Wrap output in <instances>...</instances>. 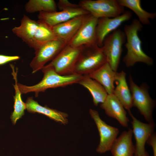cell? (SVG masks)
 Returning a JSON list of instances; mask_svg holds the SVG:
<instances>
[{"mask_svg": "<svg viewBox=\"0 0 156 156\" xmlns=\"http://www.w3.org/2000/svg\"><path fill=\"white\" fill-rule=\"evenodd\" d=\"M139 156H149V155L148 153L146 151L144 154Z\"/></svg>", "mask_w": 156, "mask_h": 156, "instance_id": "f1b7e54d", "label": "cell"}, {"mask_svg": "<svg viewBox=\"0 0 156 156\" xmlns=\"http://www.w3.org/2000/svg\"><path fill=\"white\" fill-rule=\"evenodd\" d=\"M89 13L88 12L79 7L59 12H41L39 13L38 18V21L52 27L76 16Z\"/></svg>", "mask_w": 156, "mask_h": 156, "instance_id": "4fadbf2b", "label": "cell"}, {"mask_svg": "<svg viewBox=\"0 0 156 156\" xmlns=\"http://www.w3.org/2000/svg\"><path fill=\"white\" fill-rule=\"evenodd\" d=\"M68 44L57 39L43 43L35 51V56L30 64L32 73L41 70L45 64L53 60Z\"/></svg>", "mask_w": 156, "mask_h": 156, "instance_id": "52a82bcc", "label": "cell"}, {"mask_svg": "<svg viewBox=\"0 0 156 156\" xmlns=\"http://www.w3.org/2000/svg\"><path fill=\"white\" fill-rule=\"evenodd\" d=\"M86 15L76 16L52 27L56 38L68 44L81 27Z\"/></svg>", "mask_w": 156, "mask_h": 156, "instance_id": "9a60e30c", "label": "cell"}, {"mask_svg": "<svg viewBox=\"0 0 156 156\" xmlns=\"http://www.w3.org/2000/svg\"><path fill=\"white\" fill-rule=\"evenodd\" d=\"M129 83L133 106L138 109L148 123L154 122L153 112L155 103L149 95L147 85L143 83L140 86H138L133 81L131 75Z\"/></svg>", "mask_w": 156, "mask_h": 156, "instance_id": "277c9868", "label": "cell"}, {"mask_svg": "<svg viewBox=\"0 0 156 156\" xmlns=\"http://www.w3.org/2000/svg\"><path fill=\"white\" fill-rule=\"evenodd\" d=\"M78 83L89 91L94 104L96 106L103 103L107 97L108 94L103 86L88 75H83Z\"/></svg>", "mask_w": 156, "mask_h": 156, "instance_id": "44dd1931", "label": "cell"}, {"mask_svg": "<svg viewBox=\"0 0 156 156\" xmlns=\"http://www.w3.org/2000/svg\"><path fill=\"white\" fill-rule=\"evenodd\" d=\"M147 143L151 146L153 151V156H156V135L154 133L148 140Z\"/></svg>", "mask_w": 156, "mask_h": 156, "instance_id": "83f0119b", "label": "cell"}, {"mask_svg": "<svg viewBox=\"0 0 156 156\" xmlns=\"http://www.w3.org/2000/svg\"><path fill=\"white\" fill-rule=\"evenodd\" d=\"M26 109L29 112L38 113L45 115L50 118L64 125L68 122V114L50 108L46 106H42L32 97H28L25 103Z\"/></svg>", "mask_w": 156, "mask_h": 156, "instance_id": "ffe728a7", "label": "cell"}, {"mask_svg": "<svg viewBox=\"0 0 156 156\" xmlns=\"http://www.w3.org/2000/svg\"><path fill=\"white\" fill-rule=\"evenodd\" d=\"M121 6L127 7L133 11L138 16L139 21L142 24L150 25V20H153L156 17L155 13H150L144 10L141 5L140 0H118Z\"/></svg>", "mask_w": 156, "mask_h": 156, "instance_id": "7402d4cb", "label": "cell"}, {"mask_svg": "<svg viewBox=\"0 0 156 156\" xmlns=\"http://www.w3.org/2000/svg\"><path fill=\"white\" fill-rule=\"evenodd\" d=\"M131 12L126 11L122 14L113 18L103 17L98 18L96 28L98 45L101 47L106 37L116 30L124 22L131 17Z\"/></svg>", "mask_w": 156, "mask_h": 156, "instance_id": "7c38bea8", "label": "cell"}, {"mask_svg": "<svg viewBox=\"0 0 156 156\" xmlns=\"http://www.w3.org/2000/svg\"><path fill=\"white\" fill-rule=\"evenodd\" d=\"M79 5L98 18L115 17L125 12L124 7L116 0H82L79 1Z\"/></svg>", "mask_w": 156, "mask_h": 156, "instance_id": "8992f818", "label": "cell"}, {"mask_svg": "<svg viewBox=\"0 0 156 156\" xmlns=\"http://www.w3.org/2000/svg\"><path fill=\"white\" fill-rule=\"evenodd\" d=\"M38 24V21L33 20L24 15L21 20L20 25L15 27L12 31L16 36L32 48L34 36Z\"/></svg>", "mask_w": 156, "mask_h": 156, "instance_id": "d6986e66", "label": "cell"}, {"mask_svg": "<svg viewBox=\"0 0 156 156\" xmlns=\"http://www.w3.org/2000/svg\"><path fill=\"white\" fill-rule=\"evenodd\" d=\"M133 134L132 129L129 128L116 138L110 150L113 156H134L135 147L132 140Z\"/></svg>", "mask_w": 156, "mask_h": 156, "instance_id": "2e32d148", "label": "cell"}, {"mask_svg": "<svg viewBox=\"0 0 156 156\" xmlns=\"http://www.w3.org/2000/svg\"><path fill=\"white\" fill-rule=\"evenodd\" d=\"M25 8L27 12L31 13L38 12H56L57 6L53 0H29L26 3Z\"/></svg>", "mask_w": 156, "mask_h": 156, "instance_id": "d4e9b609", "label": "cell"}, {"mask_svg": "<svg viewBox=\"0 0 156 156\" xmlns=\"http://www.w3.org/2000/svg\"><path fill=\"white\" fill-rule=\"evenodd\" d=\"M98 18L86 15L81 27L68 44L74 47L97 44L96 28Z\"/></svg>", "mask_w": 156, "mask_h": 156, "instance_id": "9c48e42d", "label": "cell"}, {"mask_svg": "<svg viewBox=\"0 0 156 156\" xmlns=\"http://www.w3.org/2000/svg\"><path fill=\"white\" fill-rule=\"evenodd\" d=\"M38 26L34 36L32 47L34 50L43 43L57 39L51 27L38 20Z\"/></svg>", "mask_w": 156, "mask_h": 156, "instance_id": "cb8c5ba5", "label": "cell"}, {"mask_svg": "<svg viewBox=\"0 0 156 156\" xmlns=\"http://www.w3.org/2000/svg\"><path fill=\"white\" fill-rule=\"evenodd\" d=\"M117 73L107 62L88 75L102 86L108 94H111L113 93L115 88L114 83Z\"/></svg>", "mask_w": 156, "mask_h": 156, "instance_id": "e0dca14e", "label": "cell"}, {"mask_svg": "<svg viewBox=\"0 0 156 156\" xmlns=\"http://www.w3.org/2000/svg\"><path fill=\"white\" fill-rule=\"evenodd\" d=\"M41 70L44 73L43 77L37 84L29 86L18 83V88L22 94L34 92L37 97L39 92H44L49 88L64 87L78 83L83 76L77 74L61 75L46 66Z\"/></svg>", "mask_w": 156, "mask_h": 156, "instance_id": "7a4b0ae2", "label": "cell"}, {"mask_svg": "<svg viewBox=\"0 0 156 156\" xmlns=\"http://www.w3.org/2000/svg\"><path fill=\"white\" fill-rule=\"evenodd\" d=\"M12 70V75L15 81L13 85L15 91L14 96V110L12 114L11 118L13 124H15L17 120L21 118L24 114V111L26 109L25 104L23 101L21 96V93L18 86L17 79V68L15 71L14 67L12 64L10 65Z\"/></svg>", "mask_w": 156, "mask_h": 156, "instance_id": "603a6c76", "label": "cell"}, {"mask_svg": "<svg viewBox=\"0 0 156 156\" xmlns=\"http://www.w3.org/2000/svg\"><path fill=\"white\" fill-rule=\"evenodd\" d=\"M126 74L123 71L117 73L115 82L116 86L113 94L122 104L124 108L130 112L133 106L132 97L126 79Z\"/></svg>", "mask_w": 156, "mask_h": 156, "instance_id": "ac0fdd59", "label": "cell"}, {"mask_svg": "<svg viewBox=\"0 0 156 156\" xmlns=\"http://www.w3.org/2000/svg\"><path fill=\"white\" fill-rule=\"evenodd\" d=\"M60 11L79 8V5L72 3L67 0H60L57 5Z\"/></svg>", "mask_w": 156, "mask_h": 156, "instance_id": "484cf974", "label": "cell"}, {"mask_svg": "<svg viewBox=\"0 0 156 156\" xmlns=\"http://www.w3.org/2000/svg\"><path fill=\"white\" fill-rule=\"evenodd\" d=\"M83 46L74 47L68 44L50 63L45 66L61 75L75 74V64Z\"/></svg>", "mask_w": 156, "mask_h": 156, "instance_id": "ba28073f", "label": "cell"}, {"mask_svg": "<svg viewBox=\"0 0 156 156\" xmlns=\"http://www.w3.org/2000/svg\"><path fill=\"white\" fill-rule=\"evenodd\" d=\"M142 24L138 20L134 19L131 23L126 25L124 27L127 42L125 47L127 52L123 61L127 67L132 66L137 62H142L148 66L153 63V59L143 50L142 42L138 35V33L142 28Z\"/></svg>", "mask_w": 156, "mask_h": 156, "instance_id": "6da1fadb", "label": "cell"}, {"mask_svg": "<svg viewBox=\"0 0 156 156\" xmlns=\"http://www.w3.org/2000/svg\"><path fill=\"white\" fill-rule=\"evenodd\" d=\"M126 39L124 31L116 29L104 39L101 48L107 62L112 69L117 72Z\"/></svg>", "mask_w": 156, "mask_h": 156, "instance_id": "5b68a950", "label": "cell"}, {"mask_svg": "<svg viewBox=\"0 0 156 156\" xmlns=\"http://www.w3.org/2000/svg\"><path fill=\"white\" fill-rule=\"evenodd\" d=\"M107 62L101 47L97 44L83 46L75 64V74L88 75Z\"/></svg>", "mask_w": 156, "mask_h": 156, "instance_id": "3957f363", "label": "cell"}, {"mask_svg": "<svg viewBox=\"0 0 156 156\" xmlns=\"http://www.w3.org/2000/svg\"><path fill=\"white\" fill-rule=\"evenodd\" d=\"M20 58V57L18 56H8L0 55V65L18 60Z\"/></svg>", "mask_w": 156, "mask_h": 156, "instance_id": "4316f807", "label": "cell"}, {"mask_svg": "<svg viewBox=\"0 0 156 156\" xmlns=\"http://www.w3.org/2000/svg\"><path fill=\"white\" fill-rule=\"evenodd\" d=\"M89 112L96 125L100 137L96 151L102 153L110 151L119 133L118 129L108 125L102 120L97 111L90 109Z\"/></svg>", "mask_w": 156, "mask_h": 156, "instance_id": "30bf717a", "label": "cell"}, {"mask_svg": "<svg viewBox=\"0 0 156 156\" xmlns=\"http://www.w3.org/2000/svg\"><path fill=\"white\" fill-rule=\"evenodd\" d=\"M128 112L132 119V131L135 140L134 156H139L146 151L145 148V144L154 133L155 123L154 122L143 123L135 118L131 112Z\"/></svg>", "mask_w": 156, "mask_h": 156, "instance_id": "8fae6325", "label": "cell"}, {"mask_svg": "<svg viewBox=\"0 0 156 156\" xmlns=\"http://www.w3.org/2000/svg\"><path fill=\"white\" fill-rule=\"evenodd\" d=\"M100 107L109 116L116 119L123 127L128 126L129 119L124 107L113 94H108Z\"/></svg>", "mask_w": 156, "mask_h": 156, "instance_id": "5bb4252c", "label": "cell"}]
</instances>
